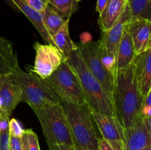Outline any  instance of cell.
<instances>
[{
    "instance_id": "obj_1",
    "label": "cell",
    "mask_w": 151,
    "mask_h": 150,
    "mask_svg": "<svg viewBox=\"0 0 151 150\" xmlns=\"http://www.w3.org/2000/svg\"><path fill=\"white\" fill-rule=\"evenodd\" d=\"M112 100L118 120L124 128L132 127L142 120L143 99L137 85L134 62L116 71Z\"/></svg>"
},
{
    "instance_id": "obj_2",
    "label": "cell",
    "mask_w": 151,
    "mask_h": 150,
    "mask_svg": "<svg viewBox=\"0 0 151 150\" xmlns=\"http://www.w3.org/2000/svg\"><path fill=\"white\" fill-rule=\"evenodd\" d=\"M76 150H98L99 138L92 111L88 104H78L61 100Z\"/></svg>"
},
{
    "instance_id": "obj_3",
    "label": "cell",
    "mask_w": 151,
    "mask_h": 150,
    "mask_svg": "<svg viewBox=\"0 0 151 150\" xmlns=\"http://www.w3.org/2000/svg\"><path fill=\"white\" fill-rule=\"evenodd\" d=\"M65 61L78 75L86 100L92 111L116 117L113 101L104 91L97 78L91 74L83 60L78 48L74 50Z\"/></svg>"
},
{
    "instance_id": "obj_4",
    "label": "cell",
    "mask_w": 151,
    "mask_h": 150,
    "mask_svg": "<svg viewBox=\"0 0 151 150\" xmlns=\"http://www.w3.org/2000/svg\"><path fill=\"white\" fill-rule=\"evenodd\" d=\"M11 76L22 89V101L27 103L32 110L46 104L61 103L56 91L45 79L35 74L25 72L18 68Z\"/></svg>"
},
{
    "instance_id": "obj_5",
    "label": "cell",
    "mask_w": 151,
    "mask_h": 150,
    "mask_svg": "<svg viewBox=\"0 0 151 150\" xmlns=\"http://www.w3.org/2000/svg\"><path fill=\"white\" fill-rule=\"evenodd\" d=\"M49 147L55 144L74 146L67 119L60 104H46L33 109Z\"/></svg>"
},
{
    "instance_id": "obj_6",
    "label": "cell",
    "mask_w": 151,
    "mask_h": 150,
    "mask_svg": "<svg viewBox=\"0 0 151 150\" xmlns=\"http://www.w3.org/2000/svg\"><path fill=\"white\" fill-rule=\"evenodd\" d=\"M45 80L61 100L78 104L87 103L78 75L66 61Z\"/></svg>"
},
{
    "instance_id": "obj_7",
    "label": "cell",
    "mask_w": 151,
    "mask_h": 150,
    "mask_svg": "<svg viewBox=\"0 0 151 150\" xmlns=\"http://www.w3.org/2000/svg\"><path fill=\"white\" fill-rule=\"evenodd\" d=\"M78 50L90 71L101 84L106 94L112 99L115 76L107 71L100 57V41L82 43L78 45ZM113 101V100H112Z\"/></svg>"
},
{
    "instance_id": "obj_8",
    "label": "cell",
    "mask_w": 151,
    "mask_h": 150,
    "mask_svg": "<svg viewBox=\"0 0 151 150\" xmlns=\"http://www.w3.org/2000/svg\"><path fill=\"white\" fill-rule=\"evenodd\" d=\"M33 48L35 50V59L31 72L42 79H45L51 76L65 61L62 53L53 44L35 42Z\"/></svg>"
},
{
    "instance_id": "obj_9",
    "label": "cell",
    "mask_w": 151,
    "mask_h": 150,
    "mask_svg": "<svg viewBox=\"0 0 151 150\" xmlns=\"http://www.w3.org/2000/svg\"><path fill=\"white\" fill-rule=\"evenodd\" d=\"M92 115L102 138L114 150H124V127L117 118L94 111Z\"/></svg>"
},
{
    "instance_id": "obj_10",
    "label": "cell",
    "mask_w": 151,
    "mask_h": 150,
    "mask_svg": "<svg viewBox=\"0 0 151 150\" xmlns=\"http://www.w3.org/2000/svg\"><path fill=\"white\" fill-rule=\"evenodd\" d=\"M22 91L11 74L0 75V116L10 119L16 106L22 102Z\"/></svg>"
},
{
    "instance_id": "obj_11",
    "label": "cell",
    "mask_w": 151,
    "mask_h": 150,
    "mask_svg": "<svg viewBox=\"0 0 151 150\" xmlns=\"http://www.w3.org/2000/svg\"><path fill=\"white\" fill-rule=\"evenodd\" d=\"M132 19L128 3L119 20L106 32H103L100 43L105 47L108 53L116 57L119 43L126 29L127 25Z\"/></svg>"
},
{
    "instance_id": "obj_12",
    "label": "cell",
    "mask_w": 151,
    "mask_h": 150,
    "mask_svg": "<svg viewBox=\"0 0 151 150\" xmlns=\"http://www.w3.org/2000/svg\"><path fill=\"white\" fill-rule=\"evenodd\" d=\"M127 30L132 38L137 55L151 48L150 22L132 16L127 25Z\"/></svg>"
},
{
    "instance_id": "obj_13",
    "label": "cell",
    "mask_w": 151,
    "mask_h": 150,
    "mask_svg": "<svg viewBox=\"0 0 151 150\" xmlns=\"http://www.w3.org/2000/svg\"><path fill=\"white\" fill-rule=\"evenodd\" d=\"M134 62L139 91L144 100L151 88V48L137 54Z\"/></svg>"
},
{
    "instance_id": "obj_14",
    "label": "cell",
    "mask_w": 151,
    "mask_h": 150,
    "mask_svg": "<svg viewBox=\"0 0 151 150\" xmlns=\"http://www.w3.org/2000/svg\"><path fill=\"white\" fill-rule=\"evenodd\" d=\"M151 146V139L142 119L135 126L124 128V150H142Z\"/></svg>"
},
{
    "instance_id": "obj_15",
    "label": "cell",
    "mask_w": 151,
    "mask_h": 150,
    "mask_svg": "<svg viewBox=\"0 0 151 150\" xmlns=\"http://www.w3.org/2000/svg\"><path fill=\"white\" fill-rule=\"evenodd\" d=\"M6 1L14 10L23 13L30 21L32 25L36 28L38 32H39L46 44H53L54 45L51 36H50L49 32H47V29L44 26L42 13L33 10L25 1V0H6Z\"/></svg>"
},
{
    "instance_id": "obj_16",
    "label": "cell",
    "mask_w": 151,
    "mask_h": 150,
    "mask_svg": "<svg viewBox=\"0 0 151 150\" xmlns=\"http://www.w3.org/2000/svg\"><path fill=\"white\" fill-rule=\"evenodd\" d=\"M19 68L13 44L0 36V75L12 74Z\"/></svg>"
},
{
    "instance_id": "obj_17",
    "label": "cell",
    "mask_w": 151,
    "mask_h": 150,
    "mask_svg": "<svg viewBox=\"0 0 151 150\" xmlns=\"http://www.w3.org/2000/svg\"><path fill=\"white\" fill-rule=\"evenodd\" d=\"M128 0H111L103 13L100 14L99 24L102 32L110 29L123 13Z\"/></svg>"
},
{
    "instance_id": "obj_18",
    "label": "cell",
    "mask_w": 151,
    "mask_h": 150,
    "mask_svg": "<svg viewBox=\"0 0 151 150\" xmlns=\"http://www.w3.org/2000/svg\"><path fill=\"white\" fill-rule=\"evenodd\" d=\"M136 57L134 43L126 27L116 52V69L120 70L126 68L134 61Z\"/></svg>"
},
{
    "instance_id": "obj_19",
    "label": "cell",
    "mask_w": 151,
    "mask_h": 150,
    "mask_svg": "<svg viewBox=\"0 0 151 150\" xmlns=\"http://www.w3.org/2000/svg\"><path fill=\"white\" fill-rule=\"evenodd\" d=\"M69 19H67L60 30L52 37L53 44L60 50L65 60L70 55L74 50L78 48V45L73 42L69 35Z\"/></svg>"
},
{
    "instance_id": "obj_20",
    "label": "cell",
    "mask_w": 151,
    "mask_h": 150,
    "mask_svg": "<svg viewBox=\"0 0 151 150\" xmlns=\"http://www.w3.org/2000/svg\"><path fill=\"white\" fill-rule=\"evenodd\" d=\"M42 16L44 26L51 38L60 30V28L67 20L49 4L42 13Z\"/></svg>"
},
{
    "instance_id": "obj_21",
    "label": "cell",
    "mask_w": 151,
    "mask_h": 150,
    "mask_svg": "<svg viewBox=\"0 0 151 150\" xmlns=\"http://www.w3.org/2000/svg\"><path fill=\"white\" fill-rule=\"evenodd\" d=\"M128 5L133 17L151 23L150 0H128Z\"/></svg>"
},
{
    "instance_id": "obj_22",
    "label": "cell",
    "mask_w": 151,
    "mask_h": 150,
    "mask_svg": "<svg viewBox=\"0 0 151 150\" xmlns=\"http://www.w3.org/2000/svg\"><path fill=\"white\" fill-rule=\"evenodd\" d=\"M49 5L60 13L65 19H69L78 8L75 0H47Z\"/></svg>"
},
{
    "instance_id": "obj_23",
    "label": "cell",
    "mask_w": 151,
    "mask_h": 150,
    "mask_svg": "<svg viewBox=\"0 0 151 150\" xmlns=\"http://www.w3.org/2000/svg\"><path fill=\"white\" fill-rule=\"evenodd\" d=\"M100 60L102 62V64L103 65L106 69L113 74L114 76H116V57L112 54L108 53L105 47L102 45L100 41Z\"/></svg>"
},
{
    "instance_id": "obj_24",
    "label": "cell",
    "mask_w": 151,
    "mask_h": 150,
    "mask_svg": "<svg viewBox=\"0 0 151 150\" xmlns=\"http://www.w3.org/2000/svg\"><path fill=\"white\" fill-rule=\"evenodd\" d=\"M8 131L9 135L17 138H22L25 132V129H23L20 121L13 118L9 121Z\"/></svg>"
},
{
    "instance_id": "obj_25",
    "label": "cell",
    "mask_w": 151,
    "mask_h": 150,
    "mask_svg": "<svg viewBox=\"0 0 151 150\" xmlns=\"http://www.w3.org/2000/svg\"><path fill=\"white\" fill-rule=\"evenodd\" d=\"M25 135L27 142L28 150H41L38 135L31 129H25Z\"/></svg>"
},
{
    "instance_id": "obj_26",
    "label": "cell",
    "mask_w": 151,
    "mask_h": 150,
    "mask_svg": "<svg viewBox=\"0 0 151 150\" xmlns=\"http://www.w3.org/2000/svg\"><path fill=\"white\" fill-rule=\"evenodd\" d=\"M142 118L151 116V88L148 94L144 99L141 110Z\"/></svg>"
},
{
    "instance_id": "obj_27",
    "label": "cell",
    "mask_w": 151,
    "mask_h": 150,
    "mask_svg": "<svg viewBox=\"0 0 151 150\" xmlns=\"http://www.w3.org/2000/svg\"><path fill=\"white\" fill-rule=\"evenodd\" d=\"M27 3L37 12L42 13L48 6V2L46 0H25Z\"/></svg>"
},
{
    "instance_id": "obj_28",
    "label": "cell",
    "mask_w": 151,
    "mask_h": 150,
    "mask_svg": "<svg viewBox=\"0 0 151 150\" xmlns=\"http://www.w3.org/2000/svg\"><path fill=\"white\" fill-rule=\"evenodd\" d=\"M8 128L0 131V150H10Z\"/></svg>"
},
{
    "instance_id": "obj_29",
    "label": "cell",
    "mask_w": 151,
    "mask_h": 150,
    "mask_svg": "<svg viewBox=\"0 0 151 150\" xmlns=\"http://www.w3.org/2000/svg\"><path fill=\"white\" fill-rule=\"evenodd\" d=\"M9 147H10V150H23L22 138H17V137L10 135L9 136Z\"/></svg>"
},
{
    "instance_id": "obj_30",
    "label": "cell",
    "mask_w": 151,
    "mask_h": 150,
    "mask_svg": "<svg viewBox=\"0 0 151 150\" xmlns=\"http://www.w3.org/2000/svg\"><path fill=\"white\" fill-rule=\"evenodd\" d=\"M50 150H76L75 147L68 144H55L49 147Z\"/></svg>"
},
{
    "instance_id": "obj_31",
    "label": "cell",
    "mask_w": 151,
    "mask_h": 150,
    "mask_svg": "<svg viewBox=\"0 0 151 150\" xmlns=\"http://www.w3.org/2000/svg\"><path fill=\"white\" fill-rule=\"evenodd\" d=\"M110 1L111 0H97L96 11L98 12L99 14H101L103 10H105V8L107 7Z\"/></svg>"
},
{
    "instance_id": "obj_32",
    "label": "cell",
    "mask_w": 151,
    "mask_h": 150,
    "mask_svg": "<svg viewBox=\"0 0 151 150\" xmlns=\"http://www.w3.org/2000/svg\"><path fill=\"white\" fill-rule=\"evenodd\" d=\"M98 150H114L111 146L104 138H100L98 142Z\"/></svg>"
},
{
    "instance_id": "obj_33",
    "label": "cell",
    "mask_w": 151,
    "mask_h": 150,
    "mask_svg": "<svg viewBox=\"0 0 151 150\" xmlns=\"http://www.w3.org/2000/svg\"><path fill=\"white\" fill-rule=\"evenodd\" d=\"M142 119L143 123L145 124L147 131H148V133L150 135L151 139V116H150V117H144L142 118Z\"/></svg>"
},
{
    "instance_id": "obj_34",
    "label": "cell",
    "mask_w": 151,
    "mask_h": 150,
    "mask_svg": "<svg viewBox=\"0 0 151 150\" xmlns=\"http://www.w3.org/2000/svg\"><path fill=\"white\" fill-rule=\"evenodd\" d=\"M22 144H23V150H28V146H27V138L26 135H24L22 137Z\"/></svg>"
},
{
    "instance_id": "obj_35",
    "label": "cell",
    "mask_w": 151,
    "mask_h": 150,
    "mask_svg": "<svg viewBox=\"0 0 151 150\" xmlns=\"http://www.w3.org/2000/svg\"><path fill=\"white\" fill-rule=\"evenodd\" d=\"M142 150H151V146H149L145 147V148L143 149H142Z\"/></svg>"
},
{
    "instance_id": "obj_36",
    "label": "cell",
    "mask_w": 151,
    "mask_h": 150,
    "mask_svg": "<svg viewBox=\"0 0 151 150\" xmlns=\"http://www.w3.org/2000/svg\"><path fill=\"white\" fill-rule=\"evenodd\" d=\"M75 1H78H78H81V0H75Z\"/></svg>"
},
{
    "instance_id": "obj_37",
    "label": "cell",
    "mask_w": 151,
    "mask_h": 150,
    "mask_svg": "<svg viewBox=\"0 0 151 150\" xmlns=\"http://www.w3.org/2000/svg\"><path fill=\"white\" fill-rule=\"evenodd\" d=\"M150 1H151V0H150Z\"/></svg>"
}]
</instances>
